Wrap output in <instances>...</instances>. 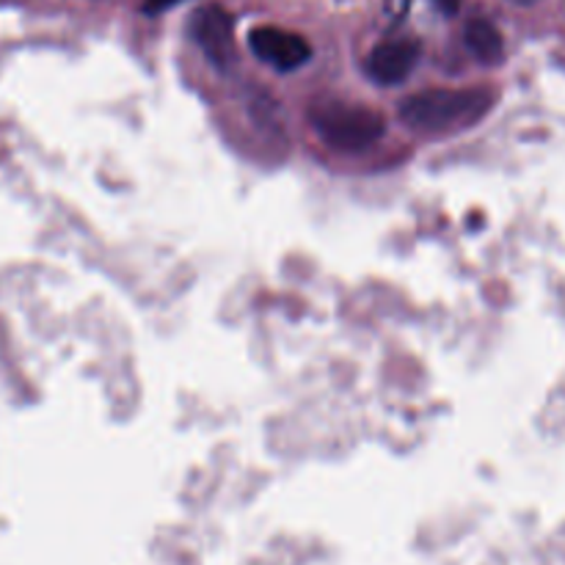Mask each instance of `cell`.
<instances>
[{
	"instance_id": "cell-1",
	"label": "cell",
	"mask_w": 565,
	"mask_h": 565,
	"mask_svg": "<svg viewBox=\"0 0 565 565\" xmlns=\"http://www.w3.org/2000/svg\"><path fill=\"white\" fill-rule=\"evenodd\" d=\"M494 105L489 88H428L401 103V116L414 130H447L483 119Z\"/></svg>"
},
{
	"instance_id": "cell-2",
	"label": "cell",
	"mask_w": 565,
	"mask_h": 565,
	"mask_svg": "<svg viewBox=\"0 0 565 565\" xmlns=\"http://www.w3.org/2000/svg\"><path fill=\"white\" fill-rule=\"evenodd\" d=\"M312 125L326 143L345 152L370 149L386 132L384 116L364 105H323L312 114Z\"/></svg>"
},
{
	"instance_id": "cell-3",
	"label": "cell",
	"mask_w": 565,
	"mask_h": 565,
	"mask_svg": "<svg viewBox=\"0 0 565 565\" xmlns=\"http://www.w3.org/2000/svg\"><path fill=\"white\" fill-rule=\"evenodd\" d=\"M191 36L215 66L226 70L235 61V17L224 6H202L191 20Z\"/></svg>"
},
{
	"instance_id": "cell-4",
	"label": "cell",
	"mask_w": 565,
	"mask_h": 565,
	"mask_svg": "<svg viewBox=\"0 0 565 565\" xmlns=\"http://www.w3.org/2000/svg\"><path fill=\"white\" fill-rule=\"evenodd\" d=\"M248 47L259 61L279 72H292L312 58V44L296 31H285L276 25H259L248 33Z\"/></svg>"
},
{
	"instance_id": "cell-5",
	"label": "cell",
	"mask_w": 565,
	"mask_h": 565,
	"mask_svg": "<svg viewBox=\"0 0 565 565\" xmlns=\"http://www.w3.org/2000/svg\"><path fill=\"white\" fill-rule=\"evenodd\" d=\"M419 53H423V47H419L417 39H390L370 53L367 70L375 81L392 86V83H401L412 75Z\"/></svg>"
},
{
	"instance_id": "cell-6",
	"label": "cell",
	"mask_w": 565,
	"mask_h": 565,
	"mask_svg": "<svg viewBox=\"0 0 565 565\" xmlns=\"http://www.w3.org/2000/svg\"><path fill=\"white\" fill-rule=\"evenodd\" d=\"M463 42H467V47L472 50L475 58L483 61V64L494 66L505 58V42H502V33L497 31L494 22L483 20V17L467 22Z\"/></svg>"
},
{
	"instance_id": "cell-7",
	"label": "cell",
	"mask_w": 565,
	"mask_h": 565,
	"mask_svg": "<svg viewBox=\"0 0 565 565\" xmlns=\"http://www.w3.org/2000/svg\"><path fill=\"white\" fill-rule=\"evenodd\" d=\"M177 3H182V0H143L141 9L147 11V14H160V11L171 9V6H177Z\"/></svg>"
},
{
	"instance_id": "cell-8",
	"label": "cell",
	"mask_w": 565,
	"mask_h": 565,
	"mask_svg": "<svg viewBox=\"0 0 565 565\" xmlns=\"http://www.w3.org/2000/svg\"><path fill=\"white\" fill-rule=\"evenodd\" d=\"M439 3V9L445 11V14H456L458 6H461V0H436Z\"/></svg>"
}]
</instances>
